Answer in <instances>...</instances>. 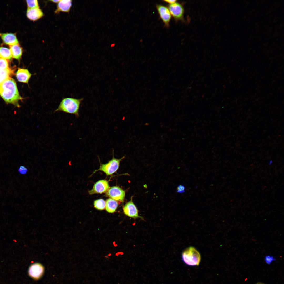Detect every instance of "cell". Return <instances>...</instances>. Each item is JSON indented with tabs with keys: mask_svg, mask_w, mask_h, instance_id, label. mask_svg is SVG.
I'll return each instance as SVG.
<instances>
[{
	"mask_svg": "<svg viewBox=\"0 0 284 284\" xmlns=\"http://www.w3.org/2000/svg\"><path fill=\"white\" fill-rule=\"evenodd\" d=\"M44 15L40 7L28 8L26 13L27 18L33 21H36L40 19L44 16Z\"/></svg>",
	"mask_w": 284,
	"mask_h": 284,
	"instance_id": "8fae6325",
	"label": "cell"
},
{
	"mask_svg": "<svg viewBox=\"0 0 284 284\" xmlns=\"http://www.w3.org/2000/svg\"><path fill=\"white\" fill-rule=\"evenodd\" d=\"M118 205V204L116 201L109 198L106 201L105 209L108 212L113 213L115 211Z\"/></svg>",
	"mask_w": 284,
	"mask_h": 284,
	"instance_id": "e0dca14e",
	"label": "cell"
},
{
	"mask_svg": "<svg viewBox=\"0 0 284 284\" xmlns=\"http://www.w3.org/2000/svg\"><path fill=\"white\" fill-rule=\"evenodd\" d=\"M94 207L99 210H102L105 208L106 202L102 199L95 200L94 202Z\"/></svg>",
	"mask_w": 284,
	"mask_h": 284,
	"instance_id": "d6986e66",
	"label": "cell"
},
{
	"mask_svg": "<svg viewBox=\"0 0 284 284\" xmlns=\"http://www.w3.org/2000/svg\"><path fill=\"white\" fill-rule=\"evenodd\" d=\"M185 187L183 185H179L177 188L176 191L179 193L182 194L185 192Z\"/></svg>",
	"mask_w": 284,
	"mask_h": 284,
	"instance_id": "cb8c5ba5",
	"label": "cell"
},
{
	"mask_svg": "<svg viewBox=\"0 0 284 284\" xmlns=\"http://www.w3.org/2000/svg\"><path fill=\"white\" fill-rule=\"evenodd\" d=\"M26 2L28 8H33L39 7L38 0H26Z\"/></svg>",
	"mask_w": 284,
	"mask_h": 284,
	"instance_id": "ffe728a7",
	"label": "cell"
},
{
	"mask_svg": "<svg viewBox=\"0 0 284 284\" xmlns=\"http://www.w3.org/2000/svg\"><path fill=\"white\" fill-rule=\"evenodd\" d=\"M83 98L76 99L67 97L63 99L55 112L62 111L74 114L77 117L79 116V110Z\"/></svg>",
	"mask_w": 284,
	"mask_h": 284,
	"instance_id": "7a4b0ae2",
	"label": "cell"
},
{
	"mask_svg": "<svg viewBox=\"0 0 284 284\" xmlns=\"http://www.w3.org/2000/svg\"><path fill=\"white\" fill-rule=\"evenodd\" d=\"M12 57L19 60L22 56L23 50L22 47L19 43L9 46Z\"/></svg>",
	"mask_w": 284,
	"mask_h": 284,
	"instance_id": "9a60e30c",
	"label": "cell"
},
{
	"mask_svg": "<svg viewBox=\"0 0 284 284\" xmlns=\"http://www.w3.org/2000/svg\"><path fill=\"white\" fill-rule=\"evenodd\" d=\"M12 58L9 49L4 47H0V58L8 60L11 59Z\"/></svg>",
	"mask_w": 284,
	"mask_h": 284,
	"instance_id": "ac0fdd59",
	"label": "cell"
},
{
	"mask_svg": "<svg viewBox=\"0 0 284 284\" xmlns=\"http://www.w3.org/2000/svg\"><path fill=\"white\" fill-rule=\"evenodd\" d=\"M257 284H263V283H257Z\"/></svg>",
	"mask_w": 284,
	"mask_h": 284,
	"instance_id": "4316f807",
	"label": "cell"
},
{
	"mask_svg": "<svg viewBox=\"0 0 284 284\" xmlns=\"http://www.w3.org/2000/svg\"><path fill=\"white\" fill-rule=\"evenodd\" d=\"M60 1V0H52L50 1H51L53 3H57Z\"/></svg>",
	"mask_w": 284,
	"mask_h": 284,
	"instance_id": "484cf974",
	"label": "cell"
},
{
	"mask_svg": "<svg viewBox=\"0 0 284 284\" xmlns=\"http://www.w3.org/2000/svg\"><path fill=\"white\" fill-rule=\"evenodd\" d=\"M123 209L124 214L134 219L140 218L144 219L143 217L139 215L138 210L131 199L125 204Z\"/></svg>",
	"mask_w": 284,
	"mask_h": 284,
	"instance_id": "8992f818",
	"label": "cell"
},
{
	"mask_svg": "<svg viewBox=\"0 0 284 284\" xmlns=\"http://www.w3.org/2000/svg\"><path fill=\"white\" fill-rule=\"evenodd\" d=\"M16 75L18 81L28 84L32 75L27 69L18 68Z\"/></svg>",
	"mask_w": 284,
	"mask_h": 284,
	"instance_id": "4fadbf2b",
	"label": "cell"
},
{
	"mask_svg": "<svg viewBox=\"0 0 284 284\" xmlns=\"http://www.w3.org/2000/svg\"><path fill=\"white\" fill-rule=\"evenodd\" d=\"M163 1L168 3L169 4L175 3L177 1L176 0H164Z\"/></svg>",
	"mask_w": 284,
	"mask_h": 284,
	"instance_id": "d4e9b609",
	"label": "cell"
},
{
	"mask_svg": "<svg viewBox=\"0 0 284 284\" xmlns=\"http://www.w3.org/2000/svg\"><path fill=\"white\" fill-rule=\"evenodd\" d=\"M9 68L8 60L0 58V69H6Z\"/></svg>",
	"mask_w": 284,
	"mask_h": 284,
	"instance_id": "44dd1931",
	"label": "cell"
},
{
	"mask_svg": "<svg viewBox=\"0 0 284 284\" xmlns=\"http://www.w3.org/2000/svg\"><path fill=\"white\" fill-rule=\"evenodd\" d=\"M109 188V185L107 180H100L94 184L92 189L89 191L88 193L90 195L102 194L106 192Z\"/></svg>",
	"mask_w": 284,
	"mask_h": 284,
	"instance_id": "30bf717a",
	"label": "cell"
},
{
	"mask_svg": "<svg viewBox=\"0 0 284 284\" xmlns=\"http://www.w3.org/2000/svg\"><path fill=\"white\" fill-rule=\"evenodd\" d=\"M106 195L116 201L123 202L125 196V192L119 187L113 186L109 188L106 192Z\"/></svg>",
	"mask_w": 284,
	"mask_h": 284,
	"instance_id": "5b68a950",
	"label": "cell"
},
{
	"mask_svg": "<svg viewBox=\"0 0 284 284\" xmlns=\"http://www.w3.org/2000/svg\"><path fill=\"white\" fill-rule=\"evenodd\" d=\"M43 266L39 263H35L31 265L29 267L28 273L29 276L34 280L40 279L44 272Z\"/></svg>",
	"mask_w": 284,
	"mask_h": 284,
	"instance_id": "9c48e42d",
	"label": "cell"
},
{
	"mask_svg": "<svg viewBox=\"0 0 284 284\" xmlns=\"http://www.w3.org/2000/svg\"><path fill=\"white\" fill-rule=\"evenodd\" d=\"M125 157V156H124L120 159H118L115 158L113 155L112 159L106 164H101L99 169L95 170L93 173L97 171H101L105 173L107 175H111L117 171L120 161Z\"/></svg>",
	"mask_w": 284,
	"mask_h": 284,
	"instance_id": "277c9868",
	"label": "cell"
},
{
	"mask_svg": "<svg viewBox=\"0 0 284 284\" xmlns=\"http://www.w3.org/2000/svg\"><path fill=\"white\" fill-rule=\"evenodd\" d=\"M18 171L21 174L25 175L28 171V169L25 166H20L18 169Z\"/></svg>",
	"mask_w": 284,
	"mask_h": 284,
	"instance_id": "603a6c76",
	"label": "cell"
},
{
	"mask_svg": "<svg viewBox=\"0 0 284 284\" xmlns=\"http://www.w3.org/2000/svg\"><path fill=\"white\" fill-rule=\"evenodd\" d=\"M14 70L10 68L6 69H0V84L11 78L14 74Z\"/></svg>",
	"mask_w": 284,
	"mask_h": 284,
	"instance_id": "2e32d148",
	"label": "cell"
},
{
	"mask_svg": "<svg viewBox=\"0 0 284 284\" xmlns=\"http://www.w3.org/2000/svg\"><path fill=\"white\" fill-rule=\"evenodd\" d=\"M0 37L4 43L9 46L19 43L16 35L14 33H0Z\"/></svg>",
	"mask_w": 284,
	"mask_h": 284,
	"instance_id": "7c38bea8",
	"label": "cell"
},
{
	"mask_svg": "<svg viewBox=\"0 0 284 284\" xmlns=\"http://www.w3.org/2000/svg\"><path fill=\"white\" fill-rule=\"evenodd\" d=\"M182 258L185 263L191 266L199 265L201 259L199 252L193 247L186 249L182 253Z\"/></svg>",
	"mask_w": 284,
	"mask_h": 284,
	"instance_id": "3957f363",
	"label": "cell"
},
{
	"mask_svg": "<svg viewBox=\"0 0 284 284\" xmlns=\"http://www.w3.org/2000/svg\"><path fill=\"white\" fill-rule=\"evenodd\" d=\"M0 96L8 104L19 107V101L23 98L20 95L15 81L10 78L0 84Z\"/></svg>",
	"mask_w": 284,
	"mask_h": 284,
	"instance_id": "6da1fadb",
	"label": "cell"
},
{
	"mask_svg": "<svg viewBox=\"0 0 284 284\" xmlns=\"http://www.w3.org/2000/svg\"><path fill=\"white\" fill-rule=\"evenodd\" d=\"M156 8L160 18L166 27H168L171 17L169 9L167 7L160 4H157Z\"/></svg>",
	"mask_w": 284,
	"mask_h": 284,
	"instance_id": "ba28073f",
	"label": "cell"
},
{
	"mask_svg": "<svg viewBox=\"0 0 284 284\" xmlns=\"http://www.w3.org/2000/svg\"><path fill=\"white\" fill-rule=\"evenodd\" d=\"M171 15L176 20L182 19L183 17L184 10L181 4L176 2L168 6Z\"/></svg>",
	"mask_w": 284,
	"mask_h": 284,
	"instance_id": "52a82bcc",
	"label": "cell"
},
{
	"mask_svg": "<svg viewBox=\"0 0 284 284\" xmlns=\"http://www.w3.org/2000/svg\"><path fill=\"white\" fill-rule=\"evenodd\" d=\"M72 1L71 0H61L57 3L55 13L60 12H69L72 7Z\"/></svg>",
	"mask_w": 284,
	"mask_h": 284,
	"instance_id": "5bb4252c",
	"label": "cell"
},
{
	"mask_svg": "<svg viewBox=\"0 0 284 284\" xmlns=\"http://www.w3.org/2000/svg\"><path fill=\"white\" fill-rule=\"evenodd\" d=\"M265 262L268 265L270 264L272 262L276 260V258L272 255H267L265 257Z\"/></svg>",
	"mask_w": 284,
	"mask_h": 284,
	"instance_id": "7402d4cb",
	"label": "cell"
}]
</instances>
